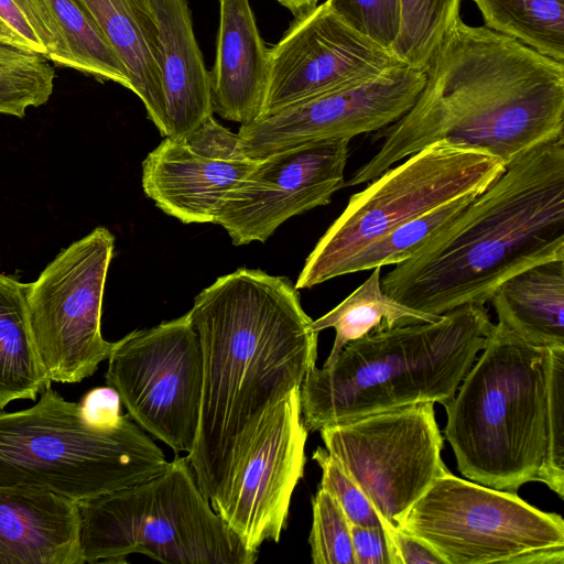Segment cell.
<instances>
[{
    "label": "cell",
    "mask_w": 564,
    "mask_h": 564,
    "mask_svg": "<svg viewBox=\"0 0 564 564\" xmlns=\"http://www.w3.org/2000/svg\"><path fill=\"white\" fill-rule=\"evenodd\" d=\"M188 313L202 347L203 389L186 457L219 513L262 417L316 366L318 333L294 284L256 269L218 278Z\"/></svg>",
    "instance_id": "1"
},
{
    "label": "cell",
    "mask_w": 564,
    "mask_h": 564,
    "mask_svg": "<svg viewBox=\"0 0 564 564\" xmlns=\"http://www.w3.org/2000/svg\"><path fill=\"white\" fill-rule=\"evenodd\" d=\"M425 74L413 106L376 135L383 137L379 151L344 187L369 183L440 141L485 151L507 165L564 137V64L512 37L458 19Z\"/></svg>",
    "instance_id": "2"
},
{
    "label": "cell",
    "mask_w": 564,
    "mask_h": 564,
    "mask_svg": "<svg viewBox=\"0 0 564 564\" xmlns=\"http://www.w3.org/2000/svg\"><path fill=\"white\" fill-rule=\"evenodd\" d=\"M564 259V137L516 158L456 217L381 278L399 303L443 315L489 302L533 265Z\"/></svg>",
    "instance_id": "3"
},
{
    "label": "cell",
    "mask_w": 564,
    "mask_h": 564,
    "mask_svg": "<svg viewBox=\"0 0 564 564\" xmlns=\"http://www.w3.org/2000/svg\"><path fill=\"white\" fill-rule=\"evenodd\" d=\"M484 303H470L431 323L368 334L316 366L301 388L302 419L319 431L365 415L454 398L494 329Z\"/></svg>",
    "instance_id": "4"
},
{
    "label": "cell",
    "mask_w": 564,
    "mask_h": 564,
    "mask_svg": "<svg viewBox=\"0 0 564 564\" xmlns=\"http://www.w3.org/2000/svg\"><path fill=\"white\" fill-rule=\"evenodd\" d=\"M444 408L460 474L510 492L540 481L545 456L549 348L500 323Z\"/></svg>",
    "instance_id": "5"
},
{
    "label": "cell",
    "mask_w": 564,
    "mask_h": 564,
    "mask_svg": "<svg viewBox=\"0 0 564 564\" xmlns=\"http://www.w3.org/2000/svg\"><path fill=\"white\" fill-rule=\"evenodd\" d=\"M167 464L129 414L115 426H93L51 384L35 405L0 410L1 488L46 490L79 503L140 484Z\"/></svg>",
    "instance_id": "6"
},
{
    "label": "cell",
    "mask_w": 564,
    "mask_h": 564,
    "mask_svg": "<svg viewBox=\"0 0 564 564\" xmlns=\"http://www.w3.org/2000/svg\"><path fill=\"white\" fill-rule=\"evenodd\" d=\"M85 563H126L139 553L169 564H253L199 489L186 456L155 476L78 503Z\"/></svg>",
    "instance_id": "7"
},
{
    "label": "cell",
    "mask_w": 564,
    "mask_h": 564,
    "mask_svg": "<svg viewBox=\"0 0 564 564\" xmlns=\"http://www.w3.org/2000/svg\"><path fill=\"white\" fill-rule=\"evenodd\" d=\"M506 169L489 153L446 141L388 169L350 196L307 257L295 288L337 278L352 254L391 229L457 197L484 192Z\"/></svg>",
    "instance_id": "8"
},
{
    "label": "cell",
    "mask_w": 564,
    "mask_h": 564,
    "mask_svg": "<svg viewBox=\"0 0 564 564\" xmlns=\"http://www.w3.org/2000/svg\"><path fill=\"white\" fill-rule=\"evenodd\" d=\"M429 544L445 564H516L527 553L564 547V520L517 492L446 471L398 525Z\"/></svg>",
    "instance_id": "9"
},
{
    "label": "cell",
    "mask_w": 564,
    "mask_h": 564,
    "mask_svg": "<svg viewBox=\"0 0 564 564\" xmlns=\"http://www.w3.org/2000/svg\"><path fill=\"white\" fill-rule=\"evenodd\" d=\"M113 243L112 234L98 227L28 284L30 330L50 382H80L108 359L112 343L101 335V308Z\"/></svg>",
    "instance_id": "10"
},
{
    "label": "cell",
    "mask_w": 564,
    "mask_h": 564,
    "mask_svg": "<svg viewBox=\"0 0 564 564\" xmlns=\"http://www.w3.org/2000/svg\"><path fill=\"white\" fill-rule=\"evenodd\" d=\"M105 377L140 427L175 455L192 452L200 419L203 355L188 312L112 343Z\"/></svg>",
    "instance_id": "11"
},
{
    "label": "cell",
    "mask_w": 564,
    "mask_h": 564,
    "mask_svg": "<svg viewBox=\"0 0 564 564\" xmlns=\"http://www.w3.org/2000/svg\"><path fill=\"white\" fill-rule=\"evenodd\" d=\"M319 433L327 452L366 494L381 520L394 525L448 471L432 402L365 415Z\"/></svg>",
    "instance_id": "12"
},
{
    "label": "cell",
    "mask_w": 564,
    "mask_h": 564,
    "mask_svg": "<svg viewBox=\"0 0 564 564\" xmlns=\"http://www.w3.org/2000/svg\"><path fill=\"white\" fill-rule=\"evenodd\" d=\"M424 69L403 65L299 101L241 124L243 152L252 160L322 141L350 140L399 120L425 84Z\"/></svg>",
    "instance_id": "13"
},
{
    "label": "cell",
    "mask_w": 564,
    "mask_h": 564,
    "mask_svg": "<svg viewBox=\"0 0 564 564\" xmlns=\"http://www.w3.org/2000/svg\"><path fill=\"white\" fill-rule=\"evenodd\" d=\"M349 141L311 143L259 160L223 197L214 224L235 246L264 242L284 221L330 203L344 187Z\"/></svg>",
    "instance_id": "14"
},
{
    "label": "cell",
    "mask_w": 564,
    "mask_h": 564,
    "mask_svg": "<svg viewBox=\"0 0 564 564\" xmlns=\"http://www.w3.org/2000/svg\"><path fill=\"white\" fill-rule=\"evenodd\" d=\"M403 65L390 50L350 28L324 2L294 19L280 41L269 47L260 117Z\"/></svg>",
    "instance_id": "15"
},
{
    "label": "cell",
    "mask_w": 564,
    "mask_h": 564,
    "mask_svg": "<svg viewBox=\"0 0 564 564\" xmlns=\"http://www.w3.org/2000/svg\"><path fill=\"white\" fill-rule=\"evenodd\" d=\"M307 434L295 388L264 414L231 480L219 514L253 553L280 540L304 475Z\"/></svg>",
    "instance_id": "16"
},
{
    "label": "cell",
    "mask_w": 564,
    "mask_h": 564,
    "mask_svg": "<svg viewBox=\"0 0 564 564\" xmlns=\"http://www.w3.org/2000/svg\"><path fill=\"white\" fill-rule=\"evenodd\" d=\"M238 133L209 116L192 132L165 137L142 163V187L156 207L183 224L214 223L224 195L258 164Z\"/></svg>",
    "instance_id": "17"
},
{
    "label": "cell",
    "mask_w": 564,
    "mask_h": 564,
    "mask_svg": "<svg viewBox=\"0 0 564 564\" xmlns=\"http://www.w3.org/2000/svg\"><path fill=\"white\" fill-rule=\"evenodd\" d=\"M0 564H84L78 502L0 487Z\"/></svg>",
    "instance_id": "18"
},
{
    "label": "cell",
    "mask_w": 564,
    "mask_h": 564,
    "mask_svg": "<svg viewBox=\"0 0 564 564\" xmlns=\"http://www.w3.org/2000/svg\"><path fill=\"white\" fill-rule=\"evenodd\" d=\"M210 75L213 112L246 124L258 119L269 77V47L249 0H219V26Z\"/></svg>",
    "instance_id": "19"
},
{
    "label": "cell",
    "mask_w": 564,
    "mask_h": 564,
    "mask_svg": "<svg viewBox=\"0 0 564 564\" xmlns=\"http://www.w3.org/2000/svg\"><path fill=\"white\" fill-rule=\"evenodd\" d=\"M151 3L159 30L166 137L177 139L213 116L210 75L195 37L187 0Z\"/></svg>",
    "instance_id": "20"
},
{
    "label": "cell",
    "mask_w": 564,
    "mask_h": 564,
    "mask_svg": "<svg viewBox=\"0 0 564 564\" xmlns=\"http://www.w3.org/2000/svg\"><path fill=\"white\" fill-rule=\"evenodd\" d=\"M123 64L148 118L167 134L159 69V30L151 0H79Z\"/></svg>",
    "instance_id": "21"
},
{
    "label": "cell",
    "mask_w": 564,
    "mask_h": 564,
    "mask_svg": "<svg viewBox=\"0 0 564 564\" xmlns=\"http://www.w3.org/2000/svg\"><path fill=\"white\" fill-rule=\"evenodd\" d=\"M489 302L498 323L524 341L544 348L564 347V259L509 278Z\"/></svg>",
    "instance_id": "22"
},
{
    "label": "cell",
    "mask_w": 564,
    "mask_h": 564,
    "mask_svg": "<svg viewBox=\"0 0 564 564\" xmlns=\"http://www.w3.org/2000/svg\"><path fill=\"white\" fill-rule=\"evenodd\" d=\"M28 284L0 273V410L36 400L52 382L40 362L28 318Z\"/></svg>",
    "instance_id": "23"
},
{
    "label": "cell",
    "mask_w": 564,
    "mask_h": 564,
    "mask_svg": "<svg viewBox=\"0 0 564 564\" xmlns=\"http://www.w3.org/2000/svg\"><path fill=\"white\" fill-rule=\"evenodd\" d=\"M442 315L410 308L384 293L381 268H373L369 278L332 311L312 322L316 333L335 329V340L324 364L333 361L349 343L368 334L416 323H431Z\"/></svg>",
    "instance_id": "24"
},
{
    "label": "cell",
    "mask_w": 564,
    "mask_h": 564,
    "mask_svg": "<svg viewBox=\"0 0 564 564\" xmlns=\"http://www.w3.org/2000/svg\"><path fill=\"white\" fill-rule=\"evenodd\" d=\"M488 29L564 62V0H474Z\"/></svg>",
    "instance_id": "25"
},
{
    "label": "cell",
    "mask_w": 564,
    "mask_h": 564,
    "mask_svg": "<svg viewBox=\"0 0 564 564\" xmlns=\"http://www.w3.org/2000/svg\"><path fill=\"white\" fill-rule=\"evenodd\" d=\"M66 45V64L76 70L130 89L127 70L79 0H46Z\"/></svg>",
    "instance_id": "26"
},
{
    "label": "cell",
    "mask_w": 564,
    "mask_h": 564,
    "mask_svg": "<svg viewBox=\"0 0 564 564\" xmlns=\"http://www.w3.org/2000/svg\"><path fill=\"white\" fill-rule=\"evenodd\" d=\"M478 194L457 197L391 229L345 261L337 276L408 260L458 217Z\"/></svg>",
    "instance_id": "27"
},
{
    "label": "cell",
    "mask_w": 564,
    "mask_h": 564,
    "mask_svg": "<svg viewBox=\"0 0 564 564\" xmlns=\"http://www.w3.org/2000/svg\"><path fill=\"white\" fill-rule=\"evenodd\" d=\"M460 0H401V24L391 52L404 64L426 69L459 18Z\"/></svg>",
    "instance_id": "28"
},
{
    "label": "cell",
    "mask_w": 564,
    "mask_h": 564,
    "mask_svg": "<svg viewBox=\"0 0 564 564\" xmlns=\"http://www.w3.org/2000/svg\"><path fill=\"white\" fill-rule=\"evenodd\" d=\"M54 78L46 57L0 42V113L22 118L29 107L45 104Z\"/></svg>",
    "instance_id": "29"
},
{
    "label": "cell",
    "mask_w": 564,
    "mask_h": 564,
    "mask_svg": "<svg viewBox=\"0 0 564 564\" xmlns=\"http://www.w3.org/2000/svg\"><path fill=\"white\" fill-rule=\"evenodd\" d=\"M0 42L65 67L66 45L46 0H0Z\"/></svg>",
    "instance_id": "30"
},
{
    "label": "cell",
    "mask_w": 564,
    "mask_h": 564,
    "mask_svg": "<svg viewBox=\"0 0 564 564\" xmlns=\"http://www.w3.org/2000/svg\"><path fill=\"white\" fill-rule=\"evenodd\" d=\"M545 456L540 482L564 498V347L549 348Z\"/></svg>",
    "instance_id": "31"
},
{
    "label": "cell",
    "mask_w": 564,
    "mask_h": 564,
    "mask_svg": "<svg viewBox=\"0 0 564 564\" xmlns=\"http://www.w3.org/2000/svg\"><path fill=\"white\" fill-rule=\"evenodd\" d=\"M308 538L314 564H355L350 522L335 498L318 487Z\"/></svg>",
    "instance_id": "32"
},
{
    "label": "cell",
    "mask_w": 564,
    "mask_h": 564,
    "mask_svg": "<svg viewBox=\"0 0 564 564\" xmlns=\"http://www.w3.org/2000/svg\"><path fill=\"white\" fill-rule=\"evenodd\" d=\"M350 28L380 46L392 48L401 24V0H326Z\"/></svg>",
    "instance_id": "33"
},
{
    "label": "cell",
    "mask_w": 564,
    "mask_h": 564,
    "mask_svg": "<svg viewBox=\"0 0 564 564\" xmlns=\"http://www.w3.org/2000/svg\"><path fill=\"white\" fill-rule=\"evenodd\" d=\"M312 458L322 469L319 487L335 498L350 523L382 527L381 518L366 494L326 448L317 447Z\"/></svg>",
    "instance_id": "34"
},
{
    "label": "cell",
    "mask_w": 564,
    "mask_h": 564,
    "mask_svg": "<svg viewBox=\"0 0 564 564\" xmlns=\"http://www.w3.org/2000/svg\"><path fill=\"white\" fill-rule=\"evenodd\" d=\"M381 522L388 539L391 564H445L424 541L398 525Z\"/></svg>",
    "instance_id": "35"
},
{
    "label": "cell",
    "mask_w": 564,
    "mask_h": 564,
    "mask_svg": "<svg viewBox=\"0 0 564 564\" xmlns=\"http://www.w3.org/2000/svg\"><path fill=\"white\" fill-rule=\"evenodd\" d=\"M78 404L83 417L93 426L111 427L123 416L120 397L109 386L91 389Z\"/></svg>",
    "instance_id": "36"
},
{
    "label": "cell",
    "mask_w": 564,
    "mask_h": 564,
    "mask_svg": "<svg viewBox=\"0 0 564 564\" xmlns=\"http://www.w3.org/2000/svg\"><path fill=\"white\" fill-rule=\"evenodd\" d=\"M355 564H391L388 539L382 527L350 523Z\"/></svg>",
    "instance_id": "37"
},
{
    "label": "cell",
    "mask_w": 564,
    "mask_h": 564,
    "mask_svg": "<svg viewBox=\"0 0 564 564\" xmlns=\"http://www.w3.org/2000/svg\"><path fill=\"white\" fill-rule=\"evenodd\" d=\"M281 6L286 8L295 19L301 18L313 11L319 0H276Z\"/></svg>",
    "instance_id": "38"
}]
</instances>
